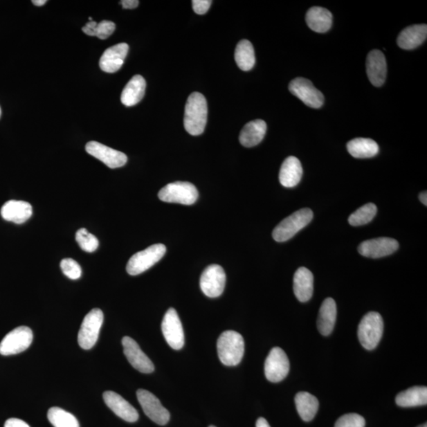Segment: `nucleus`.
Wrapping results in <instances>:
<instances>
[{
  "label": "nucleus",
  "mask_w": 427,
  "mask_h": 427,
  "mask_svg": "<svg viewBox=\"0 0 427 427\" xmlns=\"http://www.w3.org/2000/svg\"><path fill=\"white\" fill-rule=\"evenodd\" d=\"M208 121L207 100L202 93L194 92L188 97L185 110L184 125L192 136L201 135Z\"/></svg>",
  "instance_id": "obj_1"
},
{
  "label": "nucleus",
  "mask_w": 427,
  "mask_h": 427,
  "mask_svg": "<svg viewBox=\"0 0 427 427\" xmlns=\"http://www.w3.org/2000/svg\"><path fill=\"white\" fill-rule=\"evenodd\" d=\"M217 350L221 363L227 367H235L242 362L245 353V342L238 332L226 331L219 338Z\"/></svg>",
  "instance_id": "obj_2"
},
{
  "label": "nucleus",
  "mask_w": 427,
  "mask_h": 427,
  "mask_svg": "<svg viewBox=\"0 0 427 427\" xmlns=\"http://www.w3.org/2000/svg\"><path fill=\"white\" fill-rule=\"evenodd\" d=\"M384 331V321L380 314L370 312L360 321L358 336L360 343L367 350H374L381 340Z\"/></svg>",
  "instance_id": "obj_3"
},
{
  "label": "nucleus",
  "mask_w": 427,
  "mask_h": 427,
  "mask_svg": "<svg viewBox=\"0 0 427 427\" xmlns=\"http://www.w3.org/2000/svg\"><path fill=\"white\" fill-rule=\"evenodd\" d=\"M314 218L312 210L303 208L282 220L273 232L274 240L284 242L291 239L299 231L305 228Z\"/></svg>",
  "instance_id": "obj_4"
},
{
  "label": "nucleus",
  "mask_w": 427,
  "mask_h": 427,
  "mask_svg": "<svg viewBox=\"0 0 427 427\" xmlns=\"http://www.w3.org/2000/svg\"><path fill=\"white\" fill-rule=\"evenodd\" d=\"M199 192L195 185L190 182L176 181L165 185L158 192V198L166 203L184 205L195 203Z\"/></svg>",
  "instance_id": "obj_5"
},
{
  "label": "nucleus",
  "mask_w": 427,
  "mask_h": 427,
  "mask_svg": "<svg viewBox=\"0 0 427 427\" xmlns=\"http://www.w3.org/2000/svg\"><path fill=\"white\" fill-rule=\"evenodd\" d=\"M166 247L163 244H155L138 252L130 258L127 271L131 275H140L157 264L164 257Z\"/></svg>",
  "instance_id": "obj_6"
},
{
  "label": "nucleus",
  "mask_w": 427,
  "mask_h": 427,
  "mask_svg": "<svg viewBox=\"0 0 427 427\" xmlns=\"http://www.w3.org/2000/svg\"><path fill=\"white\" fill-rule=\"evenodd\" d=\"M103 320L104 315L100 309H92L83 319L78 335V342L82 349L90 350L96 345Z\"/></svg>",
  "instance_id": "obj_7"
},
{
  "label": "nucleus",
  "mask_w": 427,
  "mask_h": 427,
  "mask_svg": "<svg viewBox=\"0 0 427 427\" xmlns=\"http://www.w3.org/2000/svg\"><path fill=\"white\" fill-rule=\"evenodd\" d=\"M33 331L26 326H21L6 335L0 343V354L13 356L27 350L33 342Z\"/></svg>",
  "instance_id": "obj_8"
},
{
  "label": "nucleus",
  "mask_w": 427,
  "mask_h": 427,
  "mask_svg": "<svg viewBox=\"0 0 427 427\" xmlns=\"http://www.w3.org/2000/svg\"><path fill=\"white\" fill-rule=\"evenodd\" d=\"M289 371L290 362L285 352L278 347L271 349L264 364L266 379L277 383L285 379Z\"/></svg>",
  "instance_id": "obj_9"
},
{
  "label": "nucleus",
  "mask_w": 427,
  "mask_h": 427,
  "mask_svg": "<svg viewBox=\"0 0 427 427\" xmlns=\"http://www.w3.org/2000/svg\"><path fill=\"white\" fill-rule=\"evenodd\" d=\"M289 90L293 96L300 99L307 107L319 109L324 104V96L313 82L305 78H296L289 84Z\"/></svg>",
  "instance_id": "obj_10"
},
{
  "label": "nucleus",
  "mask_w": 427,
  "mask_h": 427,
  "mask_svg": "<svg viewBox=\"0 0 427 427\" xmlns=\"http://www.w3.org/2000/svg\"><path fill=\"white\" fill-rule=\"evenodd\" d=\"M136 395L144 413L149 419L161 426L168 424L170 414L153 393L145 390H138Z\"/></svg>",
  "instance_id": "obj_11"
},
{
  "label": "nucleus",
  "mask_w": 427,
  "mask_h": 427,
  "mask_svg": "<svg viewBox=\"0 0 427 427\" xmlns=\"http://www.w3.org/2000/svg\"><path fill=\"white\" fill-rule=\"evenodd\" d=\"M162 331L166 342L174 350H181L185 345V334L179 314L174 308L165 313Z\"/></svg>",
  "instance_id": "obj_12"
},
{
  "label": "nucleus",
  "mask_w": 427,
  "mask_h": 427,
  "mask_svg": "<svg viewBox=\"0 0 427 427\" xmlns=\"http://www.w3.org/2000/svg\"><path fill=\"white\" fill-rule=\"evenodd\" d=\"M226 280V273L221 266L210 265L201 277V291L209 298L219 297L224 291Z\"/></svg>",
  "instance_id": "obj_13"
},
{
  "label": "nucleus",
  "mask_w": 427,
  "mask_h": 427,
  "mask_svg": "<svg viewBox=\"0 0 427 427\" xmlns=\"http://www.w3.org/2000/svg\"><path fill=\"white\" fill-rule=\"evenodd\" d=\"M399 248V243L391 237H378L365 241L360 244L358 251L362 256L378 259L394 253Z\"/></svg>",
  "instance_id": "obj_14"
},
{
  "label": "nucleus",
  "mask_w": 427,
  "mask_h": 427,
  "mask_svg": "<svg viewBox=\"0 0 427 427\" xmlns=\"http://www.w3.org/2000/svg\"><path fill=\"white\" fill-rule=\"evenodd\" d=\"M86 151L111 169L122 167L127 163V157L125 154L98 142H89L86 145Z\"/></svg>",
  "instance_id": "obj_15"
},
{
  "label": "nucleus",
  "mask_w": 427,
  "mask_h": 427,
  "mask_svg": "<svg viewBox=\"0 0 427 427\" xmlns=\"http://www.w3.org/2000/svg\"><path fill=\"white\" fill-rule=\"evenodd\" d=\"M125 356L127 361L138 371L143 374H151L154 370V365L138 343L129 336L122 340Z\"/></svg>",
  "instance_id": "obj_16"
},
{
  "label": "nucleus",
  "mask_w": 427,
  "mask_h": 427,
  "mask_svg": "<svg viewBox=\"0 0 427 427\" xmlns=\"http://www.w3.org/2000/svg\"><path fill=\"white\" fill-rule=\"evenodd\" d=\"M103 400L118 417L126 422L135 423L138 419L136 409L118 393L113 391L105 392Z\"/></svg>",
  "instance_id": "obj_17"
},
{
  "label": "nucleus",
  "mask_w": 427,
  "mask_h": 427,
  "mask_svg": "<svg viewBox=\"0 0 427 427\" xmlns=\"http://www.w3.org/2000/svg\"><path fill=\"white\" fill-rule=\"evenodd\" d=\"M129 50V44L126 43H120L107 48L100 59V68L107 73L119 71L125 63Z\"/></svg>",
  "instance_id": "obj_18"
},
{
  "label": "nucleus",
  "mask_w": 427,
  "mask_h": 427,
  "mask_svg": "<svg viewBox=\"0 0 427 427\" xmlns=\"http://www.w3.org/2000/svg\"><path fill=\"white\" fill-rule=\"evenodd\" d=\"M367 73L369 80L374 87L384 84L387 75V63L383 53L374 49L367 58Z\"/></svg>",
  "instance_id": "obj_19"
},
{
  "label": "nucleus",
  "mask_w": 427,
  "mask_h": 427,
  "mask_svg": "<svg viewBox=\"0 0 427 427\" xmlns=\"http://www.w3.org/2000/svg\"><path fill=\"white\" fill-rule=\"evenodd\" d=\"M293 292L299 302H307L314 293V275L308 269L300 268L293 276Z\"/></svg>",
  "instance_id": "obj_20"
},
{
  "label": "nucleus",
  "mask_w": 427,
  "mask_h": 427,
  "mask_svg": "<svg viewBox=\"0 0 427 427\" xmlns=\"http://www.w3.org/2000/svg\"><path fill=\"white\" fill-rule=\"evenodd\" d=\"M427 37L426 24L413 25L403 30L397 37L398 46L402 49L412 50L418 48Z\"/></svg>",
  "instance_id": "obj_21"
},
{
  "label": "nucleus",
  "mask_w": 427,
  "mask_h": 427,
  "mask_svg": "<svg viewBox=\"0 0 427 427\" xmlns=\"http://www.w3.org/2000/svg\"><path fill=\"white\" fill-rule=\"evenodd\" d=\"M32 215L31 204L25 201H9L1 208L3 219L16 224H24Z\"/></svg>",
  "instance_id": "obj_22"
},
{
  "label": "nucleus",
  "mask_w": 427,
  "mask_h": 427,
  "mask_svg": "<svg viewBox=\"0 0 427 427\" xmlns=\"http://www.w3.org/2000/svg\"><path fill=\"white\" fill-rule=\"evenodd\" d=\"M303 174L300 161L296 157L290 156L284 160L280 172V181L285 188H293L301 181Z\"/></svg>",
  "instance_id": "obj_23"
},
{
  "label": "nucleus",
  "mask_w": 427,
  "mask_h": 427,
  "mask_svg": "<svg viewBox=\"0 0 427 427\" xmlns=\"http://www.w3.org/2000/svg\"><path fill=\"white\" fill-rule=\"evenodd\" d=\"M266 131H267V124L265 121L255 120L248 122L240 133V143L246 147L257 146L264 140Z\"/></svg>",
  "instance_id": "obj_24"
},
{
  "label": "nucleus",
  "mask_w": 427,
  "mask_h": 427,
  "mask_svg": "<svg viewBox=\"0 0 427 427\" xmlns=\"http://www.w3.org/2000/svg\"><path fill=\"white\" fill-rule=\"evenodd\" d=\"M337 315L334 299L326 298L320 308L318 328L321 335L329 336L334 329Z\"/></svg>",
  "instance_id": "obj_25"
},
{
  "label": "nucleus",
  "mask_w": 427,
  "mask_h": 427,
  "mask_svg": "<svg viewBox=\"0 0 427 427\" xmlns=\"http://www.w3.org/2000/svg\"><path fill=\"white\" fill-rule=\"evenodd\" d=\"M145 90V80L141 75L133 76L121 93V102L127 107L137 105L143 99Z\"/></svg>",
  "instance_id": "obj_26"
},
{
  "label": "nucleus",
  "mask_w": 427,
  "mask_h": 427,
  "mask_svg": "<svg viewBox=\"0 0 427 427\" xmlns=\"http://www.w3.org/2000/svg\"><path fill=\"white\" fill-rule=\"evenodd\" d=\"M307 24L312 30L324 33L328 32L332 25V15L329 10L314 7L308 10Z\"/></svg>",
  "instance_id": "obj_27"
},
{
  "label": "nucleus",
  "mask_w": 427,
  "mask_h": 427,
  "mask_svg": "<svg viewBox=\"0 0 427 427\" xmlns=\"http://www.w3.org/2000/svg\"><path fill=\"white\" fill-rule=\"evenodd\" d=\"M347 151L356 158H369L376 156L379 152L378 143L371 138H356L347 144Z\"/></svg>",
  "instance_id": "obj_28"
},
{
  "label": "nucleus",
  "mask_w": 427,
  "mask_h": 427,
  "mask_svg": "<svg viewBox=\"0 0 427 427\" xmlns=\"http://www.w3.org/2000/svg\"><path fill=\"white\" fill-rule=\"evenodd\" d=\"M398 406L402 408H413L426 406L427 388L415 386L399 393L396 398Z\"/></svg>",
  "instance_id": "obj_29"
},
{
  "label": "nucleus",
  "mask_w": 427,
  "mask_h": 427,
  "mask_svg": "<svg viewBox=\"0 0 427 427\" xmlns=\"http://www.w3.org/2000/svg\"><path fill=\"white\" fill-rule=\"evenodd\" d=\"M297 411L300 417L306 422H309L317 415L319 402L317 398L307 392H298L296 397Z\"/></svg>",
  "instance_id": "obj_30"
},
{
  "label": "nucleus",
  "mask_w": 427,
  "mask_h": 427,
  "mask_svg": "<svg viewBox=\"0 0 427 427\" xmlns=\"http://www.w3.org/2000/svg\"><path fill=\"white\" fill-rule=\"evenodd\" d=\"M235 61L242 71H251L256 63L253 44L248 40H242L237 44L235 54Z\"/></svg>",
  "instance_id": "obj_31"
},
{
  "label": "nucleus",
  "mask_w": 427,
  "mask_h": 427,
  "mask_svg": "<svg viewBox=\"0 0 427 427\" xmlns=\"http://www.w3.org/2000/svg\"><path fill=\"white\" fill-rule=\"evenodd\" d=\"M115 29L116 25L113 21H102L98 24L97 21H91L82 28V31L88 36L97 37L105 40L113 35Z\"/></svg>",
  "instance_id": "obj_32"
},
{
  "label": "nucleus",
  "mask_w": 427,
  "mask_h": 427,
  "mask_svg": "<svg viewBox=\"0 0 427 427\" xmlns=\"http://www.w3.org/2000/svg\"><path fill=\"white\" fill-rule=\"evenodd\" d=\"M48 419L54 427H80L79 421L73 415L60 408L48 410Z\"/></svg>",
  "instance_id": "obj_33"
},
{
  "label": "nucleus",
  "mask_w": 427,
  "mask_h": 427,
  "mask_svg": "<svg viewBox=\"0 0 427 427\" xmlns=\"http://www.w3.org/2000/svg\"><path fill=\"white\" fill-rule=\"evenodd\" d=\"M376 212H378V208L374 203L365 204L350 215L348 219L349 224L353 226L367 224L374 219Z\"/></svg>",
  "instance_id": "obj_34"
},
{
  "label": "nucleus",
  "mask_w": 427,
  "mask_h": 427,
  "mask_svg": "<svg viewBox=\"0 0 427 427\" xmlns=\"http://www.w3.org/2000/svg\"><path fill=\"white\" fill-rule=\"evenodd\" d=\"M75 239L82 251L87 253L96 251L99 246L98 238L85 228L77 231Z\"/></svg>",
  "instance_id": "obj_35"
},
{
  "label": "nucleus",
  "mask_w": 427,
  "mask_h": 427,
  "mask_svg": "<svg viewBox=\"0 0 427 427\" xmlns=\"http://www.w3.org/2000/svg\"><path fill=\"white\" fill-rule=\"evenodd\" d=\"M60 268L62 269L63 273L71 280H75L81 277L80 265L73 259H64L60 263Z\"/></svg>",
  "instance_id": "obj_36"
},
{
  "label": "nucleus",
  "mask_w": 427,
  "mask_h": 427,
  "mask_svg": "<svg viewBox=\"0 0 427 427\" xmlns=\"http://www.w3.org/2000/svg\"><path fill=\"white\" fill-rule=\"evenodd\" d=\"M365 419L358 414H347L336 421L335 427H365Z\"/></svg>",
  "instance_id": "obj_37"
},
{
  "label": "nucleus",
  "mask_w": 427,
  "mask_h": 427,
  "mask_svg": "<svg viewBox=\"0 0 427 427\" xmlns=\"http://www.w3.org/2000/svg\"><path fill=\"white\" fill-rule=\"evenodd\" d=\"M212 3V1L210 0H193V10L198 15L206 14Z\"/></svg>",
  "instance_id": "obj_38"
},
{
  "label": "nucleus",
  "mask_w": 427,
  "mask_h": 427,
  "mask_svg": "<svg viewBox=\"0 0 427 427\" xmlns=\"http://www.w3.org/2000/svg\"><path fill=\"white\" fill-rule=\"evenodd\" d=\"M4 427H30L24 421H22L19 419H9L6 421Z\"/></svg>",
  "instance_id": "obj_39"
},
{
  "label": "nucleus",
  "mask_w": 427,
  "mask_h": 427,
  "mask_svg": "<svg viewBox=\"0 0 427 427\" xmlns=\"http://www.w3.org/2000/svg\"><path fill=\"white\" fill-rule=\"evenodd\" d=\"M140 2L138 0H122L120 4L125 9H135Z\"/></svg>",
  "instance_id": "obj_40"
},
{
  "label": "nucleus",
  "mask_w": 427,
  "mask_h": 427,
  "mask_svg": "<svg viewBox=\"0 0 427 427\" xmlns=\"http://www.w3.org/2000/svg\"><path fill=\"white\" fill-rule=\"evenodd\" d=\"M256 427H271L268 421L264 418H260L257 421Z\"/></svg>",
  "instance_id": "obj_41"
},
{
  "label": "nucleus",
  "mask_w": 427,
  "mask_h": 427,
  "mask_svg": "<svg viewBox=\"0 0 427 427\" xmlns=\"http://www.w3.org/2000/svg\"><path fill=\"white\" fill-rule=\"evenodd\" d=\"M419 199H420V201L422 202L425 205V206H426V205H427V192L426 191L420 193Z\"/></svg>",
  "instance_id": "obj_42"
},
{
  "label": "nucleus",
  "mask_w": 427,
  "mask_h": 427,
  "mask_svg": "<svg viewBox=\"0 0 427 427\" xmlns=\"http://www.w3.org/2000/svg\"><path fill=\"white\" fill-rule=\"evenodd\" d=\"M32 3L37 7H42V6L47 3L46 0H33Z\"/></svg>",
  "instance_id": "obj_43"
},
{
  "label": "nucleus",
  "mask_w": 427,
  "mask_h": 427,
  "mask_svg": "<svg viewBox=\"0 0 427 427\" xmlns=\"http://www.w3.org/2000/svg\"><path fill=\"white\" fill-rule=\"evenodd\" d=\"M418 427H427V425H426V424H423V425H420V426H418Z\"/></svg>",
  "instance_id": "obj_44"
},
{
  "label": "nucleus",
  "mask_w": 427,
  "mask_h": 427,
  "mask_svg": "<svg viewBox=\"0 0 427 427\" xmlns=\"http://www.w3.org/2000/svg\"><path fill=\"white\" fill-rule=\"evenodd\" d=\"M1 115H2V111H1V108H0V118H1Z\"/></svg>",
  "instance_id": "obj_45"
},
{
  "label": "nucleus",
  "mask_w": 427,
  "mask_h": 427,
  "mask_svg": "<svg viewBox=\"0 0 427 427\" xmlns=\"http://www.w3.org/2000/svg\"><path fill=\"white\" fill-rule=\"evenodd\" d=\"M209 427H216V426H210Z\"/></svg>",
  "instance_id": "obj_46"
}]
</instances>
